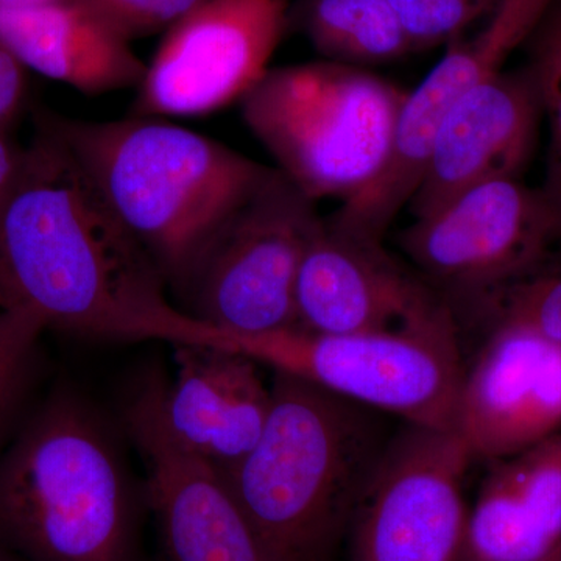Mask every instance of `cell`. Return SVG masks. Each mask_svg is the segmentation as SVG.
Segmentation results:
<instances>
[{"mask_svg": "<svg viewBox=\"0 0 561 561\" xmlns=\"http://www.w3.org/2000/svg\"><path fill=\"white\" fill-rule=\"evenodd\" d=\"M529 46L530 60L526 68L534 79L541 114L551 133L548 183L542 190L556 208L561 232V0H557L531 36Z\"/></svg>", "mask_w": 561, "mask_h": 561, "instance_id": "obj_20", "label": "cell"}, {"mask_svg": "<svg viewBox=\"0 0 561 561\" xmlns=\"http://www.w3.org/2000/svg\"><path fill=\"white\" fill-rule=\"evenodd\" d=\"M320 219L316 202L275 168L206 251L181 309L230 334L297 327L298 275Z\"/></svg>", "mask_w": 561, "mask_h": 561, "instance_id": "obj_7", "label": "cell"}, {"mask_svg": "<svg viewBox=\"0 0 561 561\" xmlns=\"http://www.w3.org/2000/svg\"><path fill=\"white\" fill-rule=\"evenodd\" d=\"M179 295L225 225L275 169L160 117L94 122L39 110Z\"/></svg>", "mask_w": 561, "mask_h": 561, "instance_id": "obj_2", "label": "cell"}, {"mask_svg": "<svg viewBox=\"0 0 561 561\" xmlns=\"http://www.w3.org/2000/svg\"><path fill=\"white\" fill-rule=\"evenodd\" d=\"M542 119L529 69L501 72L476 88L442 121L409 209L427 216L457 195L497 180L519 179Z\"/></svg>", "mask_w": 561, "mask_h": 561, "instance_id": "obj_15", "label": "cell"}, {"mask_svg": "<svg viewBox=\"0 0 561 561\" xmlns=\"http://www.w3.org/2000/svg\"><path fill=\"white\" fill-rule=\"evenodd\" d=\"M489 312L494 321H513L561 343V262L549 260L540 271L508 287Z\"/></svg>", "mask_w": 561, "mask_h": 561, "instance_id": "obj_23", "label": "cell"}, {"mask_svg": "<svg viewBox=\"0 0 561 561\" xmlns=\"http://www.w3.org/2000/svg\"><path fill=\"white\" fill-rule=\"evenodd\" d=\"M203 343L402 423L453 430L465 370L453 308L402 330L323 334L291 327L249 335L208 328Z\"/></svg>", "mask_w": 561, "mask_h": 561, "instance_id": "obj_6", "label": "cell"}, {"mask_svg": "<svg viewBox=\"0 0 561 561\" xmlns=\"http://www.w3.org/2000/svg\"><path fill=\"white\" fill-rule=\"evenodd\" d=\"M0 43L28 70L88 95L138 88L146 62L81 0L0 10Z\"/></svg>", "mask_w": 561, "mask_h": 561, "instance_id": "obj_17", "label": "cell"}, {"mask_svg": "<svg viewBox=\"0 0 561 561\" xmlns=\"http://www.w3.org/2000/svg\"><path fill=\"white\" fill-rule=\"evenodd\" d=\"M472 461L456 431L402 423L354 513L353 561H459Z\"/></svg>", "mask_w": 561, "mask_h": 561, "instance_id": "obj_9", "label": "cell"}, {"mask_svg": "<svg viewBox=\"0 0 561 561\" xmlns=\"http://www.w3.org/2000/svg\"><path fill=\"white\" fill-rule=\"evenodd\" d=\"M297 327L323 334L393 331L451 308L421 276L365 238L320 219L297 283Z\"/></svg>", "mask_w": 561, "mask_h": 561, "instance_id": "obj_14", "label": "cell"}, {"mask_svg": "<svg viewBox=\"0 0 561 561\" xmlns=\"http://www.w3.org/2000/svg\"><path fill=\"white\" fill-rule=\"evenodd\" d=\"M504 460L527 507L561 552V432Z\"/></svg>", "mask_w": 561, "mask_h": 561, "instance_id": "obj_21", "label": "cell"}, {"mask_svg": "<svg viewBox=\"0 0 561 561\" xmlns=\"http://www.w3.org/2000/svg\"><path fill=\"white\" fill-rule=\"evenodd\" d=\"M408 91L334 61L268 69L241 102L247 127L313 202H346L381 175Z\"/></svg>", "mask_w": 561, "mask_h": 561, "instance_id": "obj_5", "label": "cell"}, {"mask_svg": "<svg viewBox=\"0 0 561 561\" xmlns=\"http://www.w3.org/2000/svg\"><path fill=\"white\" fill-rule=\"evenodd\" d=\"M286 0H208L164 32L131 116L201 117L242 102L271 69Z\"/></svg>", "mask_w": 561, "mask_h": 561, "instance_id": "obj_11", "label": "cell"}, {"mask_svg": "<svg viewBox=\"0 0 561 561\" xmlns=\"http://www.w3.org/2000/svg\"><path fill=\"white\" fill-rule=\"evenodd\" d=\"M302 27L321 57L356 68L412 50L390 0H308Z\"/></svg>", "mask_w": 561, "mask_h": 561, "instance_id": "obj_19", "label": "cell"}, {"mask_svg": "<svg viewBox=\"0 0 561 561\" xmlns=\"http://www.w3.org/2000/svg\"><path fill=\"white\" fill-rule=\"evenodd\" d=\"M0 561H27L18 556V553L11 552L10 549L3 548L0 545Z\"/></svg>", "mask_w": 561, "mask_h": 561, "instance_id": "obj_30", "label": "cell"}, {"mask_svg": "<svg viewBox=\"0 0 561 561\" xmlns=\"http://www.w3.org/2000/svg\"><path fill=\"white\" fill-rule=\"evenodd\" d=\"M556 2L500 0L474 33L451 41L419 87L405 94L393 149L381 175L343 202L330 219L345 230L383 241L391 221L411 202L446 114L465 95L504 72L512 55L529 44Z\"/></svg>", "mask_w": 561, "mask_h": 561, "instance_id": "obj_10", "label": "cell"}, {"mask_svg": "<svg viewBox=\"0 0 561 561\" xmlns=\"http://www.w3.org/2000/svg\"><path fill=\"white\" fill-rule=\"evenodd\" d=\"M25 161V147L18 146L10 133L0 131V217L5 210Z\"/></svg>", "mask_w": 561, "mask_h": 561, "instance_id": "obj_27", "label": "cell"}, {"mask_svg": "<svg viewBox=\"0 0 561 561\" xmlns=\"http://www.w3.org/2000/svg\"><path fill=\"white\" fill-rule=\"evenodd\" d=\"M391 416L273 373L260 442L224 472L272 561H331L394 431Z\"/></svg>", "mask_w": 561, "mask_h": 561, "instance_id": "obj_3", "label": "cell"}, {"mask_svg": "<svg viewBox=\"0 0 561 561\" xmlns=\"http://www.w3.org/2000/svg\"><path fill=\"white\" fill-rule=\"evenodd\" d=\"M0 264L47 328L171 345L201 343L205 334L206 324L173 306L150 254L39 124L0 217Z\"/></svg>", "mask_w": 561, "mask_h": 561, "instance_id": "obj_1", "label": "cell"}, {"mask_svg": "<svg viewBox=\"0 0 561 561\" xmlns=\"http://www.w3.org/2000/svg\"><path fill=\"white\" fill-rule=\"evenodd\" d=\"M173 346L175 371L162 381L161 412L172 437L225 471L260 442L272 409V383L262 365L224 346Z\"/></svg>", "mask_w": 561, "mask_h": 561, "instance_id": "obj_16", "label": "cell"}, {"mask_svg": "<svg viewBox=\"0 0 561 561\" xmlns=\"http://www.w3.org/2000/svg\"><path fill=\"white\" fill-rule=\"evenodd\" d=\"M561 232L545 190L519 179L490 181L413 220L401 247L421 278L442 295L485 311L508 287L551 260Z\"/></svg>", "mask_w": 561, "mask_h": 561, "instance_id": "obj_8", "label": "cell"}, {"mask_svg": "<svg viewBox=\"0 0 561 561\" xmlns=\"http://www.w3.org/2000/svg\"><path fill=\"white\" fill-rule=\"evenodd\" d=\"M459 561H561L524 502L507 461H494L468 513Z\"/></svg>", "mask_w": 561, "mask_h": 561, "instance_id": "obj_18", "label": "cell"}, {"mask_svg": "<svg viewBox=\"0 0 561 561\" xmlns=\"http://www.w3.org/2000/svg\"><path fill=\"white\" fill-rule=\"evenodd\" d=\"M46 330L43 317L25 302L0 309V427L20 400Z\"/></svg>", "mask_w": 561, "mask_h": 561, "instance_id": "obj_24", "label": "cell"}, {"mask_svg": "<svg viewBox=\"0 0 561 561\" xmlns=\"http://www.w3.org/2000/svg\"><path fill=\"white\" fill-rule=\"evenodd\" d=\"M62 0H0V10L33 9V7L49 5Z\"/></svg>", "mask_w": 561, "mask_h": 561, "instance_id": "obj_29", "label": "cell"}, {"mask_svg": "<svg viewBox=\"0 0 561 561\" xmlns=\"http://www.w3.org/2000/svg\"><path fill=\"white\" fill-rule=\"evenodd\" d=\"M16 290L7 275L5 268L0 264V309L11 308V306L20 305Z\"/></svg>", "mask_w": 561, "mask_h": 561, "instance_id": "obj_28", "label": "cell"}, {"mask_svg": "<svg viewBox=\"0 0 561 561\" xmlns=\"http://www.w3.org/2000/svg\"><path fill=\"white\" fill-rule=\"evenodd\" d=\"M161 379L125 409L144 468L164 561H272L219 468L180 445L165 427Z\"/></svg>", "mask_w": 561, "mask_h": 561, "instance_id": "obj_12", "label": "cell"}, {"mask_svg": "<svg viewBox=\"0 0 561 561\" xmlns=\"http://www.w3.org/2000/svg\"><path fill=\"white\" fill-rule=\"evenodd\" d=\"M28 72L0 43V131L10 133L27 108Z\"/></svg>", "mask_w": 561, "mask_h": 561, "instance_id": "obj_26", "label": "cell"}, {"mask_svg": "<svg viewBox=\"0 0 561 561\" xmlns=\"http://www.w3.org/2000/svg\"><path fill=\"white\" fill-rule=\"evenodd\" d=\"M111 27L131 41L168 32L208 0H81Z\"/></svg>", "mask_w": 561, "mask_h": 561, "instance_id": "obj_25", "label": "cell"}, {"mask_svg": "<svg viewBox=\"0 0 561 561\" xmlns=\"http://www.w3.org/2000/svg\"><path fill=\"white\" fill-rule=\"evenodd\" d=\"M0 545L27 561H133L127 472L80 398H50L0 460Z\"/></svg>", "mask_w": 561, "mask_h": 561, "instance_id": "obj_4", "label": "cell"}, {"mask_svg": "<svg viewBox=\"0 0 561 561\" xmlns=\"http://www.w3.org/2000/svg\"><path fill=\"white\" fill-rule=\"evenodd\" d=\"M500 0H390L412 50L449 44L485 20Z\"/></svg>", "mask_w": 561, "mask_h": 561, "instance_id": "obj_22", "label": "cell"}, {"mask_svg": "<svg viewBox=\"0 0 561 561\" xmlns=\"http://www.w3.org/2000/svg\"><path fill=\"white\" fill-rule=\"evenodd\" d=\"M453 431L474 460L500 461L561 432V343L494 321L465 364Z\"/></svg>", "mask_w": 561, "mask_h": 561, "instance_id": "obj_13", "label": "cell"}]
</instances>
